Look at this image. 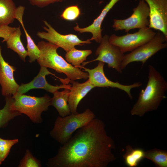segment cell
I'll list each match as a JSON object with an SVG mask.
<instances>
[{
  "instance_id": "cell-10",
  "label": "cell",
  "mask_w": 167,
  "mask_h": 167,
  "mask_svg": "<svg viewBox=\"0 0 167 167\" xmlns=\"http://www.w3.org/2000/svg\"><path fill=\"white\" fill-rule=\"evenodd\" d=\"M105 63L98 61L97 66L94 68L90 69L80 66L78 67L84 70L88 74V79L95 87H111L116 88L124 91L131 99L133 98L131 91L133 88L140 87L142 83H135L131 84L126 85L121 84L118 82H114L110 80L105 75L104 67Z\"/></svg>"
},
{
  "instance_id": "cell-1",
  "label": "cell",
  "mask_w": 167,
  "mask_h": 167,
  "mask_svg": "<svg viewBox=\"0 0 167 167\" xmlns=\"http://www.w3.org/2000/svg\"><path fill=\"white\" fill-rule=\"evenodd\" d=\"M115 148L104 123L95 118L79 129L47 164L51 167H106L116 159L112 152Z\"/></svg>"
},
{
  "instance_id": "cell-24",
  "label": "cell",
  "mask_w": 167,
  "mask_h": 167,
  "mask_svg": "<svg viewBox=\"0 0 167 167\" xmlns=\"http://www.w3.org/2000/svg\"><path fill=\"white\" fill-rule=\"evenodd\" d=\"M145 158L153 162L156 166L167 167V152L154 148L145 152Z\"/></svg>"
},
{
  "instance_id": "cell-14",
  "label": "cell",
  "mask_w": 167,
  "mask_h": 167,
  "mask_svg": "<svg viewBox=\"0 0 167 167\" xmlns=\"http://www.w3.org/2000/svg\"><path fill=\"white\" fill-rule=\"evenodd\" d=\"M0 46V84L2 94L4 96L14 95L17 92L19 86L15 81L14 72L16 68L10 65L3 58Z\"/></svg>"
},
{
  "instance_id": "cell-23",
  "label": "cell",
  "mask_w": 167,
  "mask_h": 167,
  "mask_svg": "<svg viewBox=\"0 0 167 167\" xmlns=\"http://www.w3.org/2000/svg\"><path fill=\"white\" fill-rule=\"evenodd\" d=\"M92 53L90 49L81 50L75 48L66 52L65 58L67 62L74 67H78Z\"/></svg>"
},
{
  "instance_id": "cell-5",
  "label": "cell",
  "mask_w": 167,
  "mask_h": 167,
  "mask_svg": "<svg viewBox=\"0 0 167 167\" xmlns=\"http://www.w3.org/2000/svg\"><path fill=\"white\" fill-rule=\"evenodd\" d=\"M12 109L27 115L34 122L40 123L42 121L41 115L51 105L50 97L47 94L36 97L17 92L13 95Z\"/></svg>"
},
{
  "instance_id": "cell-19",
  "label": "cell",
  "mask_w": 167,
  "mask_h": 167,
  "mask_svg": "<svg viewBox=\"0 0 167 167\" xmlns=\"http://www.w3.org/2000/svg\"><path fill=\"white\" fill-rule=\"evenodd\" d=\"M22 34L19 26L16 27L15 29L12 32L5 41L6 42L7 47L16 53L20 58L24 62L28 56L26 50L21 41L20 36Z\"/></svg>"
},
{
  "instance_id": "cell-15",
  "label": "cell",
  "mask_w": 167,
  "mask_h": 167,
  "mask_svg": "<svg viewBox=\"0 0 167 167\" xmlns=\"http://www.w3.org/2000/svg\"><path fill=\"white\" fill-rule=\"evenodd\" d=\"M72 84L70 88L68 104L71 113L76 114L78 106L81 100L93 88H95L88 79L83 83H79L74 80H70Z\"/></svg>"
},
{
  "instance_id": "cell-18",
  "label": "cell",
  "mask_w": 167,
  "mask_h": 167,
  "mask_svg": "<svg viewBox=\"0 0 167 167\" xmlns=\"http://www.w3.org/2000/svg\"><path fill=\"white\" fill-rule=\"evenodd\" d=\"M70 91L69 89H64L61 92L58 91L53 94V96L51 98V105L55 108L62 117L71 113L68 102Z\"/></svg>"
},
{
  "instance_id": "cell-26",
  "label": "cell",
  "mask_w": 167,
  "mask_h": 167,
  "mask_svg": "<svg viewBox=\"0 0 167 167\" xmlns=\"http://www.w3.org/2000/svg\"><path fill=\"white\" fill-rule=\"evenodd\" d=\"M19 167H40V161L35 158L29 150L27 149L25 155L20 161Z\"/></svg>"
},
{
  "instance_id": "cell-21",
  "label": "cell",
  "mask_w": 167,
  "mask_h": 167,
  "mask_svg": "<svg viewBox=\"0 0 167 167\" xmlns=\"http://www.w3.org/2000/svg\"><path fill=\"white\" fill-rule=\"evenodd\" d=\"M145 152L141 148H133L128 145L126 147V152L123 155L126 165L129 167H136L145 158Z\"/></svg>"
},
{
  "instance_id": "cell-20",
  "label": "cell",
  "mask_w": 167,
  "mask_h": 167,
  "mask_svg": "<svg viewBox=\"0 0 167 167\" xmlns=\"http://www.w3.org/2000/svg\"><path fill=\"white\" fill-rule=\"evenodd\" d=\"M16 8L12 0H0V27L8 26L13 22Z\"/></svg>"
},
{
  "instance_id": "cell-27",
  "label": "cell",
  "mask_w": 167,
  "mask_h": 167,
  "mask_svg": "<svg viewBox=\"0 0 167 167\" xmlns=\"http://www.w3.org/2000/svg\"><path fill=\"white\" fill-rule=\"evenodd\" d=\"M18 142V139H5L0 138V152L2 162L9 154L12 147Z\"/></svg>"
},
{
  "instance_id": "cell-8",
  "label": "cell",
  "mask_w": 167,
  "mask_h": 167,
  "mask_svg": "<svg viewBox=\"0 0 167 167\" xmlns=\"http://www.w3.org/2000/svg\"><path fill=\"white\" fill-rule=\"evenodd\" d=\"M133 13L125 19H113V27L116 31L125 30L128 32L131 30L141 29L148 27L149 9L147 3L144 0H139L137 6L133 8Z\"/></svg>"
},
{
  "instance_id": "cell-16",
  "label": "cell",
  "mask_w": 167,
  "mask_h": 167,
  "mask_svg": "<svg viewBox=\"0 0 167 167\" xmlns=\"http://www.w3.org/2000/svg\"><path fill=\"white\" fill-rule=\"evenodd\" d=\"M120 0H111L105 6L100 15L94 20L92 23L90 25L85 28H80L77 23V25L74 28V29L81 33L85 32H91L92 36L90 40H94L100 43L102 37V29L101 28L102 22L107 13Z\"/></svg>"
},
{
  "instance_id": "cell-25",
  "label": "cell",
  "mask_w": 167,
  "mask_h": 167,
  "mask_svg": "<svg viewBox=\"0 0 167 167\" xmlns=\"http://www.w3.org/2000/svg\"><path fill=\"white\" fill-rule=\"evenodd\" d=\"M80 14V10L77 5H72L66 8L60 15L65 20L72 21L78 18Z\"/></svg>"
},
{
  "instance_id": "cell-28",
  "label": "cell",
  "mask_w": 167,
  "mask_h": 167,
  "mask_svg": "<svg viewBox=\"0 0 167 167\" xmlns=\"http://www.w3.org/2000/svg\"><path fill=\"white\" fill-rule=\"evenodd\" d=\"M16 27H12L8 26L0 27V37L3 38L2 42L8 38L9 35L16 29Z\"/></svg>"
},
{
  "instance_id": "cell-13",
  "label": "cell",
  "mask_w": 167,
  "mask_h": 167,
  "mask_svg": "<svg viewBox=\"0 0 167 167\" xmlns=\"http://www.w3.org/2000/svg\"><path fill=\"white\" fill-rule=\"evenodd\" d=\"M49 74L54 75L58 78H59L49 71L46 67L41 66L37 75L30 82L19 85L17 92L24 94L32 89H42L53 94L60 89H70L71 86L70 84H63L59 85L53 86L49 84L46 80L45 76Z\"/></svg>"
},
{
  "instance_id": "cell-11",
  "label": "cell",
  "mask_w": 167,
  "mask_h": 167,
  "mask_svg": "<svg viewBox=\"0 0 167 167\" xmlns=\"http://www.w3.org/2000/svg\"><path fill=\"white\" fill-rule=\"evenodd\" d=\"M43 22L46 26L44 27L43 28L46 32H38L37 34L38 36L62 48L66 52L75 48L76 45L81 46L84 44L91 43L90 39L82 41L77 35L74 34H61L58 32L47 21L45 20Z\"/></svg>"
},
{
  "instance_id": "cell-4",
  "label": "cell",
  "mask_w": 167,
  "mask_h": 167,
  "mask_svg": "<svg viewBox=\"0 0 167 167\" xmlns=\"http://www.w3.org/2000/svg\"><path fill=\"white\" fill-rule=\"evenodd\" d=\"M95 118L94 113L89 109L81 113H71L64 117L58 116L56 120L50 135L63 145L70 139L75 131Z\"/></svg>"
},
{
  "instance_id": "cell-12",
  "label": "cell",
  "mask_w": 167,
  "mask_h": 167,
  "mask_svg": "<svg viewBox=\"0 0 167 167\" xmlns=\"http://www.w3.org/2000/svg\"><path fill=\"white\" fill-rule=\"evenodd\" d=\"M149 9L148 27L163 33L167 38V0H144Z\"/></svg>"
},
{
  "instance_id": "cell-9",
  "label": "cell",
  "mask_w": 167,
  "mask_h": 167,
  "mask_svg": "<svg viewBox=\"0 0 167 167\" xmlns=\"http://www.w3.org/2000/svg\"><path fill=\"white\" fill-rule=\"evenodd\" d=\"M109 37L106 34L102 37L100 44L95 52V54L97 57L92 60L84 62L82 66H84L92 62L101 61L106 63L109 68H112L118 72L122 73L121 65L125 54L119 48L110 43Z\"/></svg>"
},
{
  "instance_id": "cell-22",
  "label": "cell",
  "mask_w": 167,
  "mask_h": 167,
  "mask_svg": "<svg viewBox=\"0 0 167 167\" xmlns=\"http://www.w3.org/2000/svg\"><path fill=\"white\" fill-rule=\"evenodd\" d=\"M5 101L4 107L0 110V128L6 126L11 120L21 115L19 112L12 109L14 99L11 95L5 96Z\"/></svg>"
},
{
  "instance_id": "cell-3",
  "label": "cell",
  "mask_w": 167,
  "mask_h": 167,
  "mask_svg": "<svg viewBox=\"0 0 167 167\" xmlns=\"http://www.w3.org/2000/svg\"><path fill=\"white\" fill-rule=\"evenodd\" d=\"M37 46L40 54L37 60L41 66L54 70L59 73H63L70 80L88 79V73L79 67H75L67 62L57 52L59 47L52 43L43 41L39 42Z\"/></svg>"
},
{
  "instance_id": "cell-29",
  "label": "cell",
  "mask_w": 167,
  "mask_h": 167,
  "mask_svg": "<svg viewBox=\"0 0 167 167\" xmlns=\"http://www.w3.org/2000/svg\"><path fill=\"white\" fill-rule=\"evenodd\" d=\"M30 4L40 7L46 6L48 5L55 2L54 0H28Z\"/></svg>"
},
{
  "instance_id": "cell-7",
  "label": "cell",
  "mask_w": 167,
  "mask_h": 167,
  "mask_svg": "<svg viewBox=\"0 0 167 167\" xmlns=\"http://www.w3.org/2000/svg\"><path fill=\"white\" fill-rule=\"evenodd\" d=\"M156 32L149 27L139 29L136 32L122 36L113 34L109 38L110 43L119 48L123 53L131 51L148 42Z\"/></svg>"
},
{
  "instance_id": "cell-30",
  "label": "cell",
  "mask_w": 167,
  "mask_h": 167,
  "mask_svg": "<svg viewBox=\"0 0 167 167\" xmlns=\"http://www.w3.org/2000/svg\"><path fill=\"white\" fill-rule=\"evenodd\" d=\"M55 2H61L63 1H65L66 0H54Z\"/></svg>"
},
{
  "instance_id": "cell-31",
  "label": "cell",
  "mask_w": 167,
  "mask_h": 167,
  "mask_svg": "<svg viewBox=\"0 0 167 167\" xmlns=\"http://www.w3.org/2000/svg\"><path fill=\"white\" fill-rule=\"evenodd\" d=\"M2 161L1 154H0V165H1L2 164Z\"/></svg>"
},
{
  "instance_id": "cell-2",
  "label": "cell",
  "mask_w": 167,
  "mask_h": 167,
  "mask_svg": "<svg viewBox=\"0 0 167 167\" xmlns=\"http://www.w3.org/2000/svg\"><path fill=\"white\" fill-rule=\"evenodd\" d=\"M148 68L146 86L141 91L138 100L130 111L132 115L142 117L148 112L156 110L166 98L167 82L153 66L149 65Z\"/></svg>"
},
{
  "instance_id": "cell-17",
  "label": "cell",
  "mask_w": 167,
  "mask_h": 167,
  "mask_svg": "<svg viewBox=\"0 0 167 167\" xmlns=\"http://www.w3.org/2000/svg\"><path fill=\"white\" fill-rule=\"evenodd\" d=\"M25 7L22 6H19L16 8L15 19H17L20 23L24 30L27 41V48L28 56L29 57V62L32 63L39 58L40 51L37 45L27 32L24 26L23 20Z\"/></svg>"
},
{
  "instance_id": "cell-6",
  "label": "cell",
  "mask_w": 167,
  "mask_h": 167,
  "mask_svg": "<svg viewBox=\"0 0 167 167\" xmlns=\"http://www.w3.org/2000/svg\"><path fill=\"white\" fill-rule=\"evenodd\" d=\"M167 38L160 31L148 42L137 47L130 53L124 55L121 64L122 70L128 64L134 62H140L143 65L150 57L160 50L167 47Z\"/></svg>"
}]
</instances>
